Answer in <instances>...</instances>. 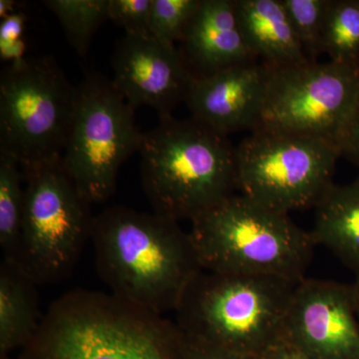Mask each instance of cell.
<instances>
[{
    "instance_id": "11",
    "label": "cell",
    "mask_w": 359,
    "mask_h": 359,
    "mask_svg": "<svg viewBox=\"0 0 359 359\" xmlns=\"http://www.w3.org/2000/svg\"><path fill=\"white\" fill-rule=\"evenodd\" d=\"M285 339L309 359H359V320L351 285L308 278L297 283Z\"/></svg>"
},
{
    "instance_id": "4",
    "label": "cell",
    "mask_w": 359,
    "mask_h": 359,
    "mask_svg": "<svg viewBox=\"0 0 359 359\" xmlns=\"http://www.w3.org/2000/svg\"><path fill=\"white\" fill-rule=\"evenodd\" d=\"M299 283L202 269L182 297L174 323L182 334L252 358L285 337Z\"/></svg>"
},
{
    "instance_id": "20",
    "label": "cell",
    "mask_w": 359,
    "mask_h": 359,
    "mask_svg": "<svg viewBox=\"0 0 359 359\" xmlns=\"http://www.w3.org/2000/svg\"><path fill=\"white\" fill-rule=\"evenodd\" d=\"M321 53L334 62L359 65V0H330Z\"/></svg>"
},
{
    "instance_id": "27",
    "label": "cell",
    "mask_w": 359,
    "mask_h": 359,
    "mask_svg": "<svg viewBox=\"0 0 359 359\" xmlns=\"http://www.w3.org/2000/svg\"><path fill=\"white\" fill-rule=\"evenodd\" d=\"M252 359H309L283 337Z\"/></svg>"
},
{
    "instance_id": "22",
    "label": "cell",
    "mask_w": 359,
    "mask_h": 359,
    "mask_svg": "<svg viewBox=\"0 0 359 359\" xmlns=\"http://www.w3.org/2000/svg\"><path fill=\"white\" fill-rule=\"evenodd\" d=\"M202 0H153L149 32L175 44L181 41Z\"/></svg>"
},
{
    "instance_id": "9",
    "label": "cell",
    "mask_w": 359,
    "mask_h": 359,
    "mask_svg": "<svg viewBox=\"0 0 359 359\" xmlns=\"http://www.w3.org/2000/svg\"><path fill=\"white\" fill-rule=\"evenodd\" d=\"M143 132L135 109L99 73L78 85L76 110L62 155V164L90 204L114 193L120 168L139 151Z\"/></svg>"
},
{
    "instance_id": "12",
    "label": "cell",
    "mask_w": 359,
    "mask_h": 359,
    "mask_svg": "<svg viewBox=\"0 0 359 359\" xmlns=\"http://www.w3.org/2000/svg\"><path fill=\"white\" fill-rule=\"evenodd\" d=\"M112 70L111 80L125 100L134 109L148 106L159 117L185 102L195 79L176 44L151 33L125 34L116 44Z\"/></svg>"
},
{
    "instance_id": "10",
    "label": "cell",
    "mask_w": 359,
    "mask_h": 359,
    "mask_svg": "<svg viewBox=\"0 0 359 359\" xmlns=\"http://www.w3.org/2000/svg\"><path fill=\"white\" fill-rule=\"evenodd\" d=\"M358 94L359 65L330 60L268 67L256 129L327 142L340 152Z\"/></svg>"
},
{
    "instance_id": "21",
    "label": "cell",
    "mask_w": 359,
    "mask_h": 359,
    "mask_svg": "<svg viewBox=\"0 0 359 359\" xmlns=\"http://www.w3.org/2000/svg\"><path fill=\"white\" fill-rule=\"evenodd\" d=\"M306 57L318 62L330 0H282Z\"/></svg>"
},
{
    "instance_id": "26",
    "label": "cell",
    "mask_w": 359,
    "mask_h": 359,
    "mask_svg": "<svg viewBox=\"0 0 359 359\" xmlns=\"http://www.w3.org/2000/svg\"><path fill=\"white\" fill-rule=\"evenodd\" d=\"M340 154L359 168V94L353 116L340 146Z\"/></svg>"
},
{
    "instance_id": "28",
    "label": "cell",
    "mask_w": 359,
    "mask_h": 359,
    "mask_svg": "<svg viewBox=\"0 0 359 359\" xmlns=\"http://www.w3.org/2000/svg\"><path fill=\"white\" fill-rule=\"evenodd\" d=\"M16 6V2L13 0H0V16L2 18L11 15V13H15L14 7Z\"/></svg>"
},
{
    "instance_id": "7",
    "label": "cell",
    "mask_w": 359,
    "mask_h": 359,
    "mask_svg": "<svg viewBox=\"0 0 359 359\" xmlns=\"http://www.w3.org/2000/svg\"><path fill=\"white\" fill-rule=\"evenodd\" d=\"M25 202L15 263L37 285L69 278L91 236L94 216L62 158L22 170Z\"/></svg>"
},
{
    "instance_id": "2",
    "label": "cell",
    "mask_w": 359,
    "mask_h": 359,
    "mask_svg": "<svg viewBox=\"0 0 359 359\" xmlns=\"http://www.w3.org/2000/svg\"><path fill=\"white\" fill-rule=\"evenodd\" d=\"M20 351L18 359H182L175 323L87 290L56 299Z\"/></svg>"
},
{
    "instance_id": "1",
    "label": "cell",
    "mask_w": 359,
    "mask_h": 359,
    "mask_svg": "<svg viewBox=\"0 0 359 359\" xmlns=\"http://www.w3.org/2000/svg\"><path fill=\"white\" fill-rule=\"evenodd\" d=\"M90 241L110 294L159 316L175 313L203 269L190 233L154 212L108 208L94 216Z\"/></svg>"
},
{
    "instance_id": "29",
    "label": "cell",
    "mask_w": 359,
    "mask_h": 359,
    "mask_svg": "<svg viewBox=\"0 0 359 359\" xmlns=\"http://www.w3.org/2000/svg\"><path fill=\"white\" fill-rule=\"evenodd\" d=\"M353 290L354 301H355L356 313H358L359 320V276H356L355 280L351 285Z\"/></svg>"
},
{
    "instance_id": "19",
    "label": "cell",
    "mask_w": 359,
    "mask_h": 359,
    "mask_svg": "<svg viewBox=\"0 0 359 359\" xmlns=\"http://www.w3.org/2000/svg\"><path fill=\"white\" fill-rule=\"evenodd\" d=\"M43 4L57 18L80 56L88 53L94 34L109 20V0H46Z\"/></svg>"
},
{
    "instance_id": "17",
    "label": "cell",
    "mask_w": 359,
    "mask_h": 359,
    "mask_svg": "<svg viewBox=\"0 0 359 359\" xmlns=\"http://www.w3.org/2000/svg\"><path fill=\"white\" fill-rule=\"evenodd\" d=\"M36 283L14 262L0 264V353L8 354L33 339L40 316Z\"/></svg>"
},
{
    "instance_id": "13",
    "label": "cell",
    "mask_w": 359,
    "mask_h": 359,
    "mask_svg": "<svg viewBox=\"0 0 359 359\" xmlns=\"http://www.w3.org/2000/svg\"><path fill=\"white\" fill-rule=\"evenodd\" d=\"M268 67L257 60L193 80L185 103L191 117L226 135L259 126Z\"/></svg>"
},
{
    "instance_id": "16",
    "label": "cell",
    "mask_w": 359,
    "mask_h": 359,
    "mask_svg": "<svg viewBox=\"0 0 359 359\" xmlns=\"http://www.w3.org/2000/svg\"><path fill=\"white\" fill-rule=\"evenodd\" d=\"M314 208V244L332 250L359 276V178L347 185L334 184Z\"/></svg>"
},
{
    "instance_id": "18",
    "label": "cell",
    "mask_w": 359,
    "mask_h": 359,
    "mask_svg": "<svg viewBox=\"0 0 359 359\" xmlns=\"http://www.w3.org/2000/svg\"><path fill=\"white\" fill-rule=\"evenodd\" d=\"M25 202V174L20 163L0 153V247L4 261L18 259Z\"/></svg>"
},
{
    "instance_id": "5",
    "label": "cell",
    "mask_w": 359,
    "mask_h": 359,
    "mask_svg": "<svg viewBox=\"0 0 359 359\" xmlns=\"http://www.w3.org/2000/svg\"><path fill=\"white\" fill-rule=\"evenodd\" d=\"M191 223L205 271L306 278L316 244L287 214L237 194Z\"/></svg>"
},
{
    "instance_id": "24",
    "label": "cell",
    "mask_w": 359,
    "mask_h": 359,
    "mask_svg": "<svg viewBox=\"0 0 359 359\" xmlns=\"http://www.w3.org/2000/svg\"><path fill=\"white\" fill-rule=\"evenodd\" d=\"M27 18L21 11H15L0 21V58L9 63L25 57V23Z\"/></svg>"
},
{
    "instance_id": "14",
    "label": "cell",
    "mask_w": 359,
    "mask_h": 359,
    "mask_svg": "<svg viewBox=\"0 0 359 359\" xmlns=\"http://www.w3.org/2000/svg\"><path fill=\"white\" fill-rule=\"evenodd\" d=\"M180 43L195 78L257 60L241 30L235 0H202Z\"/></svg>"
},
{
    "instance_id": "23",
    "label": "cell",
    "mask_w": 359,
    "mask_h": 359,
    "mask_svg": "<svg viewBox=\"0 0 359 359\" xmlns=\"http://www.w3.org/2000/svg\"><path fill=\"white\" fill-rule=\"evenodd\" d=\"M153 0H109V20L125 34L149 32Z\"/></svg>"
},
{
    "instance_id": "25",
    "label": "cell",
    "mask_w": 359,
    "mask_h": 359,
    "mask_svg": "<svg viewBox=\"0 0 359 359\" xmlns=\"http://www.w3.org/2000/svg\"><path fill=\"white\" fill-rule=\"evenodd\" d=\"M179 332L182 359H252Z\"/></svg>"
},
{
    "instance_id": "6",
    "label": "cell",
    "mask_w": 359,
    "mask_h": 359,
    "mask_svg": "<svg viewBox=\"0 0 359 359\" xmlns=\"http://www.w3.org/2000/svg\"><path fill=\"white\" fill-rule=\"evenodd\" d=\"M77 98L51 56L9 63L0 73V153L22 170L61 159Z\"/></svg>"
},
{
    "instance_id": "15",
    "label": "cell",
    "mask_w": 359,
    "mask_h": 359,
    "mask_svg": "<svg viewBox=\"0 0 359 359\" xmlns=\"http://www.w3.org/2000/svg\"><path fill=\"white\" fill-rule=\"evenodd\" d=\"M238 23L250 53L271 68L311 62L282 0H235Z\"/></svg>"
},
{
    "instance_id": "3",
    "label": "cell",
    "mask_w": 359,
    "mask_h": 359,
    "mask_svg": "<svg viewBox=\"0 0 359 359\" xmlns=\"http://www.w3.org/2000/svg\"><path fill=\"white\" fill-rule=\"evenodd\" d=\"M143 132L142 186L153 212L166 218H199L237 195L236 147L228 136L191 117H159Z\"/></svg>"
},
{
    "instance_id": "8",
    "label": "cell",
    "mask_w": 359,
    "mask_h": 359,
    "mask_svg": "<svg viewBox=\"0 0 359 359\" xmlns=\"http://www.w3.org/2000/svg\"><path fill=\"white\" fill-rule=\"evenodd\" d=\"M340 157L327 142L252 130L236 147L238 192L283 214L316 207L334 184Z\"/></svg>"
}]
</instances>
